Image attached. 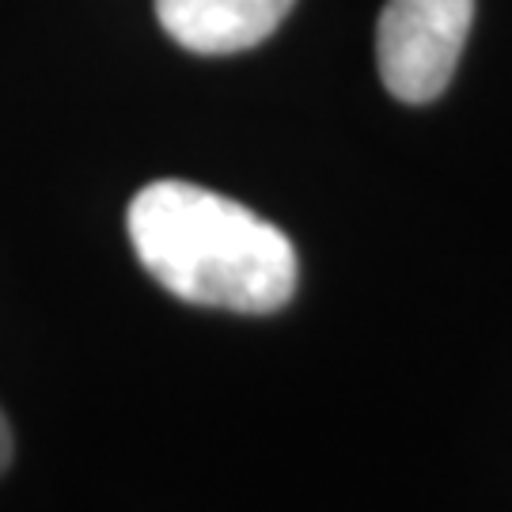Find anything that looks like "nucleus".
Returning a JSON list of instances; mask_svg holds the SVG:
<instances>
[{
  "label": "nucleus",
  "instance_id": "1",
  "mask_svg": "<svg viewBox=\"0 0 512 512\" xmlns=\"http://www.w3.org/2000/svg\"><path fill=\"white\" fill-rule=\"evenodd\" d=\"M129 243L171 296L198 308L270 315L296 293V247L255 209L164 179L133 194Z\"/></svg>",
  "mask_w": 512,
  "mask_h": 512
},
{
  "label": "nucleus",
  "instance_id": "2",
  "mask_svg": "<svg viewBox=\"0 0 512 512\" xmlns=\"http://www.w3.org/2000/svg\"><path fill=\"white\" fill-rule=\"evenodd\" d=\"M475 0H387L376 23V65L403 103H433L463 54Z\"/></svg>",
  "mask_w": 512,
  "mask_h": 512
},
{
  "label": "nucleus",
  "instance_id": "3",
  "mask_svg": "<svg viewBox=\"0 0 512 512\" xmlns=\"http://www.w3.org/2000/svg\"><path fill=\"white\" fill-rule=\"evenodd\" d=\"M296 0H156V19L183 50L239 54L274 35Z\"/></svg>",
  "mask_w": 512,
  "mask_h": 512
},
{
  "label": "nucleus",
  "instance_id": "4",
  "mask_svg": "<svg viewBox=\"0 0 512 512\" xmlns=\"http://www.w3.org/2000/svg\"><path fill=\"white\" fill-rule=\"evenodd\" d=\"M8 463H12V425H8L4 410H0V475H4Z\"/></svg>",
  "mask_w": 512,
  "mask_h": 512
}]
</instances>
